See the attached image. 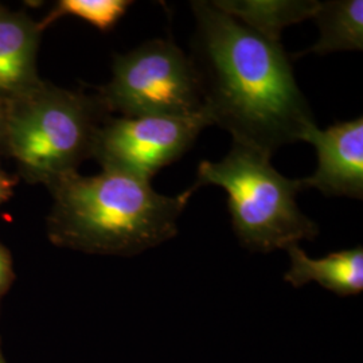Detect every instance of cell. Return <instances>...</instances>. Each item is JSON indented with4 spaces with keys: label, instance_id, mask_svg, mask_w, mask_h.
Returning <instances> with one entry per match:
<instances>
[{
    "label": "cell",
    "instance_id": "9",
    "mask_svg": "<svg viewBox=\"0 0 363 363\" xmlns=\"http://www.w3.org/2000/svg\"><path fill=\"white\" fill-rule=\"evenodd\" d=\"M289 268L284 281L294 288L316 283L337 296L346 298L363 289V247L333 252L322 259H312L300 245L286 249Z\"/></svg>",
    "mask_w": 363,
    "mask_h": 363
},
{
    "label": "cell",
    "instance_id": "11",
    "mask_svg": "<svg viewBox=\"0 0 363 363\" xmlns=\"http://www.w3.org/2000/svg\"><path fill=\"white\" fill-rule=\"evenodd\" d=\"M316 21L320 37L306 52L325 55L335 52H362L363 49V1L362 0H330L319 1Z\"/></svg>",
    "mask_w": 363,
    "mask_h": 363
},
{
    "label": "cell",
    "instance_id": "1",
    "mask_svg": "<svg viewBox=\"0 0 363 363\" xmlns=\"http://www.w3.org/2000/svg\"><path fill=\"white\" fill-rule=\"evenodd\" d=\"M191 9L190 58L211 125L228 130L233 143L271 156L300 142L316 123L281 43L261 37L211 1H191Z\"/></svg>",
    "mask_w": 363,
    "mask_h": 363
},
{
    "label": "cell",
    "instance_id": "6",
    "mask_svg": "<svg viewBox=\"0 0 363 363\" xmlns=\"http://www.w3.org/2000/svg\"><path fill=\"white\" fill-rule=\"evenodd\" d=\"M211 125L205 111L187 117H112L97 130L93 154L103 169H116L151 182L177 162Z\"/></svg>",
    "mask_w": 363,
    "mask_h": 363
},
{
    "label": "cell",
    "instance_id": "10",
    "mask_svg": "<svg viewBox=\"0 0 363 363\" xmlns=\"http://www.w3.org/2000/svg\"><path fill=\"white\" fill-rule=\"evenodd\" d=\"M211 3L272 42H280L286 27L313 18L319 9V1L315 0H216Z\"/></svg>",
    "mask_w": 363,
    "mask_h": 363
},
{
    "label": "cell",
    "instance_id": "15",
    "mask_svg": "<svg viewBox=\"0 0 363 363\" xmlns=\"http://www.w3.org/2000/svg\"><path fill=\"white\" fill-rule=\"evenodd\" d=\"M6 111H7V103L0 99V142L3 140V132H4V121H6Z\"/></svg>",
    "mask_w": 363,
    "mask_h": 363
},
{
    "label": "cell",
    "instance_id": "14",
    "mask_svg": "<svg viewBox=\"0 0 363 363\" xmlns=\"http://www.w3.org/2000/svg\"><path fill=\"white\" fill-rule=\"evenodd\" d=\"M13 184H15V182L10 179V177H6L4 174L0 172V203H3L4 201H7L11 196Z\"/></svg>",
    "mask_w": 363,
    "mask_h": 363
},
{
    "label": "cell",
    "instance_id": "8",
    "mask_svg": "<svg viewBox=\"0 0 363 363\" xmlns=\"http://www.w3.org/2000/svg\"><path fill=\"white\" fill-rule=\"evenodd\" d=\"M40 26L27 15L0 10V99L10 103L35 91Z\"/></svg>",
    "mask_w": 363,
    "mask_h": 363
},
{
    "label": "cell",
    "instance_id": "16",
    "mask_svg": "<svg viewBox=\"0 0 363 363\" xmlns=\"http://www.w3.org/2000/svg\"><path fill=\"white\" fill-rule=\"evenodd\" d=\"M0 363H4V361H3V358H1V355H0Z\"/></svg>",
    "mask_w": 363,
    "mask_h": 363
},
{
    "label": "cell",
    "instance_id": "7",
    "mask_svg": "<svg viewBox=\"0 0 363 363\" xmlns=\"http://www.w3.org/2000/svg\"><path fill=\"white\" fill-rule=\"evenodd\" d=\"M303 142L312 144L318 169L304 178L306 189H316L327 196L363 198V118L335 123L327 130L311 125Z\"/></svg>",
    "mask_w": 363,
    "mask_h": 363
},
{
    "label": "cell",
    "instance_id": "4",
    "mask_svg": "<svg viewBox=\"0 0 363 363\" xmlns=\"http://www.w3.org/2000/svg\"><path fill=\"white\" fill-rule=\"evenodd\" d=\"M105 112L100 99L42 82L7 103L1 143L27 178L52 186L91 156Z\"/></svg>",
    "mask_w": 363,
    "mask_h": 363
},
{
    "label": "cell",
    "instance_id": "13",
    "mask_svg": "<svg viewBox=\"0 0 363 363\" xmlns=\"http://www.w3.org/2000/svg\"><path fill=\"white\" fill-rule=\"evenodd\" d=\"M13 277L11 259L7 250L0 245V294L9 286Z\"/></svg>",
    "mask_w": 363,
    "mask_h": 363
},
{
    "label": "cell",
    "instance_id": "5",
    "mask_svg": "<svg viewBox=\"0 0 363 363\" xmlns=\"http://www.w3.org/2000/svg\"><path fill=\"white\" fill-rule=\"evenodd\" d=\"M99 99L121 117H187L203 111L198 72L172 39H151L117 55Z\"/></svg>",
    "mask_w": 363,
    "mask_h": 363
},
{
    "label": "cell",
    "instance_id": "12",
    "mask_svg": "<svg viewBox=\"0 0 363 363\" xmlns=\"http://www.w3.org/2000/svg\"><path fill=\"white\" fill-rule=\"evenodd\" d=\"M130 4V0H61L50 19L73 15L101 31H108L124 16Z\"/></svg>",
    "mask_w": 363,
    "mask_h": 363
},
{
    "label": "cell",
    "instance_id": "3",
    "mask_svg": "<svg viewBox=\"0 0 363 363\" xmlns=\"http://www.w3.org/2000/svg\"><path fill=\"white\" fill-rule=\"evenodd\" d=\"M272 156L233 143L230 152L214 163L203 160L191 186L195 191L214 184L228 193L234 233L250 252L273 250L311 241L319 226L298 206L303 179H289L271 164Z\"/></svg>",
    "mask_w": 363,
    "mask_h": 363
},
{
    "label": "cell",
    "instance_id": "2",
    "mask_svg": "<svg viewBox=\"0 0 363 363\" xmlns=\"http://www.w3.org/2000/svg\"><path fill=\"white\" fill-rule=\"evenodd\" d=\"M52 242L93 255L135 256L178 234V220L195 193L159 194L151 182L116 169L69 174L52 186Z\"/></svg>",
    "mask_w": 363,
    "mask_h": 363
}]
</instances>
